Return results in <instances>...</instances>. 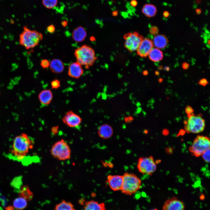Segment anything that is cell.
<instances>
[{
    "instance_id": "6da1fadb",
    "label": "cell",
    "mask_w": 210,
    "mask_h": 210,
    "mask_svg": "<svg viewBox=\"0 0 210 210\" xmlns=\"http://www.w3.org/2000/svg\"><path fill=\"white\" fill-rule=\"evenodd\" d=\"M33 144L32 141L28 136L22 133L14 138L10 151L11 154L17 160L22 161L33 148Z\"/></svg>"
},
{
    "instance_id": "7a4b0ae2",
    "label": "cell",
    "mask_w": 210,
    "mask_h": 210,
    "mask_svg": "<svg viewBox=\"0 0 210 210\" xmlns=\"http://www.w3.org/2000/svg\"><path fill=\"white\" fill-rule=\"evenodd\" d=\"M43 38L41 33L35 30L30 29L27 26H24L19 35V41L20 45L29 50L38 46Z\"/></svg>"
},
{
    "instance_id": "3957f363",
    "label": "cell",
    "mask_w": 210,
    "mask_h": 210,
    "mask_svg": "<svg viewBox=\"0 0 210 210\" xmlns=\"http://www.w3.org/2000/svg\"><path fill=\"white\" fill-rule=\"evenodd\" d=\"M74 54L77 62L86 69L93 65L97 59L94 50L85 45L76 49Z\"/></svg>"
},
{
    "instance_id": "277c9868",
    "label": "cell",
    "mask_w": 210,
    "mask_h": 210,
    "mask_svg": "<svg viewBox=\"0 0 210 210\" xmlns=\"http://www.w3.org/2000/svg\"><path fill=\"white\" fill-rule=\"evenodd\" d=\"M123 176V183L121 190L122 193L132 195L140 188L141 182L137 175L134 173L126 172Z\"/></svg>"
},
{
    "instance_id": "5b68a950",
    "label": "cell",
    "mask_w": 210,
    "mask_h": 210,
    "mask_svg": "<svg viewBox=\"0 0 210 210\" xmlns=\"http://www.w3.org/2000/svg\"><path fill=\"white\" fill-rule=\"evenodd\" d=\"M187 117L188 120L184 121L185 130L187 133H198L204 130L205 121L202 114L196 115L193 113Z\"/></svg>"
},
{
    "instance_id": "8992f818",
    "label": "cell",
    "mask_w": 210,
    "mask_h": 210,
    "mask_svg": "<svg viewBox=\"0 0 210 210\" xmlns=\"http://www.w3.org/2000/svg\"><path fill=\"white\" fill-rule=\"evenodd\" d=\"M50 152L52 156L60 160L70 159L71 151L68 143L62 139L55 142L52 146Z\"/></svg>"
},
{
    "instance_id": "52a82bcc",
    "label": "cell",
    "mask_w": 210,
    "mask_h": 210,
    "mask_svg": "<svg viewBox=\"0 0 210 210\" xmlns=\"http://www.w3.org/2000/svg\"><path fill=\"white\" fill-rule=\"evenodd\" d=\"M210 139L207 136L198 135L194 139L189 150L196 157H199L210 148Z\"/></svg>"
},
{
    "instance_id": "ba28073f",
    "label": "cell",
    "mask_w": 210,
    "mask_h": 210,
    "mask_svg": "<svg viewBox=\"0 0 210 210\" xmlns=\"http://www.w3.org/2000/svg\"><path fill=\"white\" fill-rule=\"evenodd\" d=\"M137 167L139 171L144 174L151 175L156 171V163L152 156L140 158Z\"/></svg>"
},
{
    "instance_id": "9c48e42d",
    "label": "cell",
    "mask_w": 210,
    "mask_h": 210,
    "mask_svg": "<svg viewBox=\"0 0 210 210\" xmlns=\"http://www.w3.org/2000/svg\"><path fill=\"white\" fill-rule=\"evenodd\" d=\"M125 39V47L130 52L136 50L143 37L136 32L129 33L124 36Z\"/></svg>"
},
{
    "instance_id": "30bf717a",
    "label": "cell",
    "mask_w": 210,
    "mask_h": 210,
    "mask_svg": "<svg viewBox=\"0 0 210 210\" xmlns=\"http://www.w3.org/2000/svg\"><path fill=\"white\" fill-rule=\"evenodd\" d=\"M82 120L79 115L71 111L66 113L62 119L64 124L71 127H75L79 126Z\"/></svg>"
},
{
    "instance_id": "8fae6325",
    "label": "cell",
    "mask_w": 210,
    "mask_h": 210,
    "mask_svg": "<svg viewBox=\"0 0 210 210\" xmlns=\"http://www.w3.org/2000/svg\"><path fill=\"white\" fill-rule=\"evenodd\" d=\"M162 210H185V205L177 198L173 197L165 201Z\"/></svg>"
},
{
    "instance_id": "7c38bea8",
    "label": "cell",
    "mask_w": 210,
    "mask_h": 210,
    "mask_svg": "<svg viewBox=\"0 0 210 210\" xmlns=\"http://www.w3.org/2000/svg\"><path fill=\"white\" fill-rule=\"evenodd\" d=\"M153 46V41L150 39H143L136 50L137 53L141 57H146L148 55Z\"/></svg>"
},
{
    "instance_id": "4fadbf2b",
    "label": "cell",
    "mask_w": 210,
    "mask_h": 210,
    "mask_svg": "<svg viewBox=\"0 0 210 210\" xmlns=\"http://www.w3.org/2000/svg\"><path fill=\"white\" fill-rule=\"evenodd\" d=\"M123 176L109 175L107 176V182L113 190H121L123 183Z\"/></svg>"
},
{
    "instance_id": "5bb4252c",
    "label": "cell",
    "mask_w": 210,
    "mask_h": 210,
    "mask_svg": "<svg viewBox=\"0 0 210 210\" xmlns=\"http://www.w3.org/2000/svg\"><path fill=\"white\" fill-rule=\"evenodd\" d=\"M83 73L82 65L77 62L71 63L69 66L68 74L72 78H78L81 76Z\"/></svg>"
},
{
    "instance_id": "9a60e30c",
    "label": "cell",
    "mask_w": 210,
    "mask_h": 210,
    "mask_svg": "<svg viewBox=\"0 0 210 210\" xmlns=\"http://www.w3.org/2000/svg\"><path fill=\"white\" fill-rule=\"evenodd\" d=\"M53 96L52 91L50 90L46 89L40 92L38 94V98L42 105L47 106L51 102Z\"/></svg>"
},
{
    "instance_id": "2e32d148",
    "label": "cell",
    "mask_w": 210,
    "mask_h": 210,
    "mask_svg": "<svg viewBox=\"0 0 210 210\" xmlns=\"http://www.w3.org/2000/svg\"><path fill=\"white\" fill-rule=\"evenodd\" d=\"M73 39L77 42L83 41L87 36V32L85 28L82 26L76 28L72 33Z\"/></svg>"
},
{
    "instance_id": "e0dca14e",
    "label": "cell",
    "mask_w": 210,
    "mask_h": 210,
    "mask_svg": "<svg viewBox=\"0 0 210 210\" xmlns=\"http://www.w3.org/2000/svg\"><path fill=\"white\" fill-rule=\"evenodd\" d=\"M153 41V45L156 48L163 49L165 48L168 44V40L164 35H157L155 36Z\"/></svg>"
},
{
    "instance_id": "ac0fdd59",
    "label": "cell",
    "mask_w": 210,
    "mask_h": 210,
    "mask_svg": "<svg viewBox=\"0 0 210 210\" xmlns=\"http://www.w3.org/2000/svg\"><path fill=\"white\" fill-rule=\"evenodd\" d=\"M113 133L112 128L107 124H104L101 126L98 130L99 136L104 139H108L111 137Z\"/></svg>"
},
{
    "instance_id": "d6986e66",
    "label": "cell",
    "mask_w": 210,
    "mask_h": 210,
    "mask_svg": "<svg viewBox=\"0 0 210 210\" xmlns=\"http://www.w3.org/2000/svg\"><path fill=\"white\" fill-rule=\"evenodd\" d=\"M84 205V210H106L104 203H99L94 200L85 202Z\"/></svg>"
},
{
    "instance_id": "ffe728a7",
    "label": "cell",
    "mask_w": 210,
    "mask_h": 210,
    "mask_svg": "<svg viewBox=\"0 0 210 210\" xmlns=\"http://www.w3.org/2000/svg\"><path fill=\"white\" fill-rule=\"evenodd\" d=\"M49 67L53 73L59 74L63 71L64 66L63 62L60 60L54 59L50 62Z\"/></svg>"
},
{
    "instance_id": "44dd1931",
    "label": "cell",
    "mask_w": 210,
    "mask_h": 210,
    "mask_svg": "<svg viewBox=\"0 0 210 210\" xmlns=\"http://www.w3.org/2000/svg\"><path fill=\"white\" fill-rule=\"evenodd\" d=\"M141 11L146 16L151 18L155 15L157 10L155 5L150 4H146L143 6Z\"/></svg>"
},
{
    "instance_id": "7402d4cb",
    "label": "cell",
    "mask_w": 210,
    "mask_h": 210,
    "mask_svg": "<svg viewBox=\"0 0 210 210\" xmlns=\"http://www.w3.org/2000/svg\"><path fill=\"white\" fill-rule=\"evenodd\" d=\"M19 197L23 198L26 201L31 200L33 197V194L27 185L21 186L19 190Z\"/></svg>"
},
{
    "instance_id": "603a6c76",
    "label": "cell",
    "mask_w": 210,
    "mask_h": 210,
    "mask_svg": "<svg viewBox=\"0 0 210 210\" xmlns=\"http://www.w3.org/2000/svg\"><path fill=\"white\" fill-rule=\"evenodd\" d=\"M148 56L150 60L154 62H158L161 60L163 57L162 52L157 48H153Z\"/></svg>"
},
{
    "instance_id": "cb8c5ba5",
    "label": "cell",
    "mask_w": 210,
    "mask_h": 210,
    "mask_svg": "<svg viewBox=\"0 0 210 210\" xmlns=\"http://www.w3.org/2000/svg\"><path fill=\"white\" fill-rule=\"evenodd\" d=\"M54 210H76L74 205L70 202L63 200L57 204Z\"/></svg>"
},
{
    "instance_id": "d4e9b609",
    "label": "cell",
    "mask_w": 210,
    "mask_h": 210,
    "mask_svg": "<svg viewBox=\"0 0 210 210\" xmlns=\"http://www.w3.org/2000/svg\"><path fill=\"white\" fill-rule=\"evenodd\" d=\"M13 205L14 207L17 210H22L26 207L27 203L25 199L19 197L14 200Z\"/></svg>"
},
{
    "instance_id": "484cf974",
    "label": "cell",
    "mask_w": 210,
    "mask_h": 210,
    "mask_svg": "<svg viewBox=\"0 0 210 210\" xmlns=\"http://www.w3.org/2000/svg\"><path fill=\"white\" fill-rule=\"evenodd\" d=\"M43 6L48 9H51L55 7L58 3V0H42Z\"/></svg>"
},
{
    "instance_id": "4316f807",
    "label": "cell",
    "mask_w": 210,
    "mask_h": 210,
    "mask_svg": "<svg viewBox=\"0 0 210 210\" xmlns=\"http://www.w3.org/2000/svg\"><path fill=\"white\" fill-rule=\"evenodd\" d=\"M52 88L54 89L58 88L60 86V81L57 79H55L51 82Z\"/></svg>"
},
{
    "instance_id": "83f0119b",
    "label": "cell",
    "mask_w": 210,
    "mask_h": 210,
    "mask_svg": "<svg viewBox=\"0 0 210 210\" xmlns=\"http://www.w3.org/2000/svg\"><path fill=\"white\" fill-rule=\"evenodd\" d=\"M204 160L206 162H210V150L209 149L205 151L202 155Z\"/></svg>"
},
{
    "instance_id": "f1b7e54d",
    "label": "cell",
    "mask_w": 210,
    "mask_h": 210,
    "mask_svg": "<svg viewBox=\"0 0 210 210\" xmlns=\"http://www.w3.org/2000/svg\"><path fill=\"white\" fill-rule=\"evenodd\" d=\"M50 62L46 59H43L41 62V65L43 69L46 68L49 66Z\"/></svg>"
},
{
    "instance_id": "f546056e",
    "label": "cell",
    "mask_w": 210,
    "mask_h": 210,
    "mask_svg": "<svg viewBox=\"0 0 210 210\" xmlns=\"http://www.w3.org/2000/svg\"><path fill=\"white\" fill-rule=\"evenodd\" d=\"M159 32V29L158 27L156 26L152 27L150 29V33L153 35H156Z\"/></svg>"
},
{
    "instance_id": "4dcf8cb0",
    "label": "cell",
    "mask_w": 210,
    "mask_h": 210,
    "mask_svg": "<svg viewBox=\"0 0 210 210\" xmlns=\"http://www.w3.org/2000/svg\"><path fill=\"white\" fill-rule=\"evenodd\" d=\"M185 112L187 114L188 116L193 113L194 110L191 107L188 106L185 109Z\"/></svg>"
},
{
    "instance_id": "1f68e13d",
    "label": "cell",
    "mask_w": 210,
    "mask_h": 210,
    "mask_svg": "<svg viewBox=\"0 0 210 210\" xmlns=\"http://www.w3.org/2000/svg\"><path fill=\"white\" fill-rule=\"evenodd\" d=\"M198 83L200 85L205 86L209 83V82L206 79L203 78L200 79Z\"/></svg>"
},
{
    "instance_id": "d6a6232c",
    "label": "cell",
    "mask_w": 210,
    "mask_h": 210,
    "mask_svg": "<svg viewBox=\"0 0 210 210\" xmlns=\"http://www.w3.org/2000/svg\"><path fill=\"white\" fill-rule=\"evenodd\" d=\"M55 27L53 24L49 25L47 27V31L51 33H54L55 31Z\"/></svg>"
},
{
    "instance_id": "836d02e7",
    "label": "cell",
    "mask_w": 210,
    "mask_h": 210,
    "mask_svg": "<svg viewBox=\"0 0 210 210\" xmlns=\"http://www.w3.org/2000/svg\"><path fill=\"white\" fill-rule=\"evenodd\" d=\"M59 127L58 126L53 127L51 128V132L54 134H56L58 132Z\"/></svg>"
},
{
    "instance_id": "e575fe53",
    "label": "cell",
    "mask_w": 210,
    "mask_h": 210,
    "mask_svg": "<svg viewBox=\"0 0 210 210\" xmlns=\"http://www.w3.org/2000/svg\"><path fill=\"white\" fill-rule=\"evenodd\" d=\"M138 2L136 0H132L130 1V5L133 7H135L137 6Z\"/></svg>"
},
{
    "instance_id": "d590c367",
    "label": "cell",
    "mask_w": 210,
    "mask_h": 210,
    "mask_svg": "<svg viewBox=\"0 0 210 210\" xmlns=\"http://www.w3.org/2000/svg\"><path fill=\"white\" fill-rule=\"evenodd\" d=\"M189 64L187 63H183L182 64V67L184 69H187L189 68Z\"/></svg>"
},
{
    "instance_id": "8d00e7d4",
    "label": "cell",
    "mask_w": 210,
    "mask_h": 210,
    "mask_svg": "<svg viewBox=\"0 0 210 210\" xmlns=\"http://www.w3.org/2000/svg\"><path fill=\"white\" fill-rule=\"evenodd\" d=\"M170 15L169 12L167 10L164 11L163 13V16L166 18L168 17Z\"/></svg>"
},
{
    "instance_id": "74e56055",
    "label": "cell",
    "mask_w": 210,
    "mask_h": 210,
    "mask_svg": "<svg viewBox=\"0 0 210 210\" xmlns=\"http://www.w3.org/2000/svg\"><path fill=\"white\" fill-rule=\"evenodd\" d=\"M169 133L168 130L166 129H164L162 131L163 134L164 135H167Z\"/></svg>"
},
{
    "instance_id": "f35d334b",
    "label": "cell",
    "mask_w": 210,
    "mask_h": 210,
    "mask_svg": "<svg viewBox=\"0 0 210 210\" xmlns=\"http://www.w3.org/2000/svg\"><path fill=\"white\" fill-rule=\"evenodd\" d=\"M68 22L67 21L64 20L62 22L61 24L64 27H65L67 25Z\"/></svg>"
},
{
    "instance_id": "ab89813d",
    "label": "cell",
    "mask_w": 210,
    "mask_h": 210,
    "mask_svg": "<svg viewBox=\"0 0 210 210\" xmlns=\"http://www.w3.org/2000/svg\"><path fill=\"white\" fill-rule=\"evenodd\" d=\"M166 151L168 153H171L173 151V149L171 148H168L166 149Z\"/></svg>"
},
{
    "instance_id": "60d3db41",
    "label": "cell",
    "mask_w": 210,
    "mask_h": 210,
    "mask_svg": "<svg viewBox=\"0 0 210 210\" xmlns=\"http://www.w3.org/2000/svg\"><path fill=\"white\" fill-rule=\"evenodd\" d=\"M185 133V131L183 130H181L180 131L178 135H183Z\"/></svg>"
},
{
    "instance_id": "b9f144b4",
    "label": "cell",
    "mask_w": 210,
    "mask_h": 210,
    "mask_svg": "<svg viewBox=\"0 0 210 210\" xmlns=\"http://www.w3.org/2000/svg\"><path fill=\"white\" fill-rule=\"evenodd\" d=\"M118 14V11L117 10H115L112 12V15L113 16H116Z\"/></svg>"
},
{
    "instance_id": "7bdbcfd3",
    "label": "cell",
    "mask_w": 210,
    "mask_h": 210,
    "mask_svg": "<svg viewBox=\"0 0 210 210\" xmlns=\"http://www.w3.org/2000/svg\"><path fill=\"white\" fill-rule=\"evenodd\" d=\"M201 9L199 8L197 9L196 10V13L197 14L199 15L201 13Z\"/></svg>"
},
{
    "instance_id": "ee69618b",
    "label": "cell",
    "mask_w": 210,
    "mask_h": 210,
    "mask_svg": "<svg viewBox=\"0 0 210 210\" xmlns=\"http://www.w3.org/2000/svg\"><path fill=\"white\" fill-rule=\"evenodd\" d=\"M13 210V207L11 206H8L6 208V210Z\"/></svg>"
},
{
    "instance_id": "f6af8a7d",
    "label": "cell",
    "mask_w": 210,
    "mask_h": 210,
    "mask_svg": "<svg viewBox=\"0 0 210 210\" xmlns=\"http://www.w3.org/2000/svg\"><path fill=\"white\" fill-rule=\"evenodd\" d=\"M204 196L203 195H202L201 196V197L200 198L201 199H203L204 198Z\"/></svg>"
},
{
    "instance_id": "bcb514c9",
    "label": "cell",
    "mask_w": 210,
    "mask_h": 210,
    "mask_svg": "<svg viewBox=\"0 0 210 210\" xmlns=\"http://www.w3.org/2000/svg\"><path fill=\"white\" fill-rule=\"evenodd\" d=\"M163 80V79L161 78L159 79V82H161Z\"/></svg>"
},
{
    "instance_id": "7dc6e473",
    "label": "cell",
    "mask_w": 210,
    "mask_h": 210,
    "mask_svg": "<svg viewBox=\"0 0 210 210\" xmlns=\"http://www.w3.org/2000/svg\"><path fill=\"white\" fill-rule=\"evenodd\" d=\"M165 70L167 71H168L169 70V68L168 67H166V68H165Z\"/></svg>"
},
{
    "instance_id": "c3c4849f",
    "label": "cell",
    "mask_w": 210,
    "mask_h": 210,
    "mask_svg": "<svg viewBox=\"0 0 210 210\" xmlns=\"http://www.w3.org/2000/svg\"><path fill=\"white\" fill-rule=\"evenodd\" d=\"M155 74L156 75H158L159 74L158 72L156 71V72H155Z\"/></svg>"
},
{
    "instance_id": "681fc988",
    "label": "cell",
    "mask_w": 210,
    "mask_h": 210,
    "mask_svg": "<svg viewBox=\"0 0 210 210\" xmlns=\"http://www.w3.org/2000/svg\"><path fill=\"white\" fill-rule=\"evenodd\" d=\"M150 210H158V209H156V208H155V209H150Z\"/></svg>"
}]
</instances>
